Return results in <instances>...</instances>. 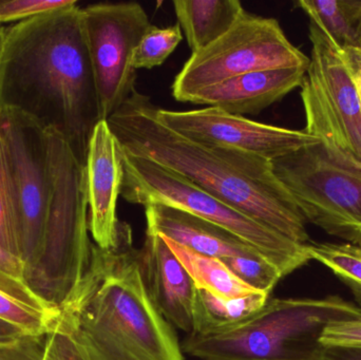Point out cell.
Wrapping results in <instances>:
<instances>
[{
  "instance_id": "cell-5",
  "label": "cell",
  "mask_w": 361,
  "mask_h": 360,
  "mask_svg": "<svg viewBox=\"0 0 361 360\" xmlns=\"http://www.w3.org/2000/svg\"><path fill=\"white\" fill-rule=\"evenodd\" d=\"M51 196L39 261L25 278L34 293L59 309L70 299L90 264L85 166L66 139L48 130Z\"/></svg>"
},
{
  "instance_id": "cell-1",
  "label": "cell",
  "mask_w": 361,
  "mask_h": 360,
  "mask_svg": "<svg viewBox=\"0 0 361 360\" xmlns=\"http://www.w3.org/2000/svg\"><path fill=\"white\" fill-rule=\"evenodd\" d=\"M0 109L16 110L59 133L85 166L103 120L78 2L6 25Z\"/></svg>"
},
{
  "instance_id": "cell-2",
  "label": "cell",
  "mask_w": 361,
  "mask_h": 360,
  "mask_svg": "<svg viewBox=\"0 0 361 360\" xmlns=\"http://www.w3.org/2000/svg\"><path fill=\"white\" fill-rule=\"evenodd\" d=\"M158 106L137 90L107 122L121 149L149 159L286 238L309 244L305 219L271 161L233 148L202 145L165 126Z\"/></svg>"
},
{
  "instance_id": "cell-19",
  "label": "cell",
  "mask_w": 361,
  "mask_h": 360,
  "mask_svg": "<svg viewBox=\"0 0 361 360\" xmlns=\"http://www.w3.org/2000/svg\"><path fill=\"white\" fill-rule=\"evenodd\" d=\"M163 239L197 289L209 292L223 299L244 297L261 292L235 276L220 260L202 255L169 239Z\"/></svg>"
},
{
  "instance_id": "cell-17",
  "label": "cell",
  "mask_w": 361,
  "mask_h": 360,
  "mask_svg": "<svg viewBox=\"0 0 361 360\" xmlns=\"http://www.w3.org/2000/svg\"><path fill=\"white\" fill-rule=\"evenodd\" d=\"M173 6L191 54L224 35L245 13L238 0H175Z\"/></svg>"
},
{
  "instance_id": "cell-3",
  "label": "cell",
  "mask_w": 361,
  "mask_h": 360,
  "mask_svg": "<svg viewBox=\"0 0 361 360\" xmlns=\"http://www.w3.org/2000/svg\"><path fill=\"white\" fill-rule=\"evenodd\" d=\"M59 315L91 360H185L146 289L126 222L118 221L111 249L93 243L88 270Z\"/></svg>"
},
{
  "instance_id": "cell-23",
  "label": "cell",
  "mask_w": 361,
  "mask_h": 360,
  "mask_svg": "<svg viewBox=\"0 0 361 360\" xmlns=\"http://www.w3.org/2000/svg\"><path fill=\"white\" fill-rule=\"evenodd\" d=\"M0 291L15 299L51 315H59V310L44 302L32 291L25 279V268L20 260L0 247Z\"/></svg>"
},
{
  "instance_id": "cell-14",
  "label": "cell",
  "mask_w": 361,
  "mask_h": 360,
  "mask_svg": "<svg viewBox=\"0 0 361 360\" xmlns=\"http://www.w3.org/2000/svg\"><path fill=\"white\" fill-rule=\"evenodd\" d=\"M85 173L89 232L97 247L111 249L116 241V205L122 192L124 168L120 145L107 120L99 122L93 131Z\"/></svg>"
},
{
  "instance_id": "cell-16",
  "label": "cell",
  "mask_w": 361,
  "mask_h": 360,
  "mask_svg": "<svg viewBox=\"0 0 361 360\" xmlns=\"http://www.w3.org/2000/svg\"><path fill=\"white\" fill-rule=\"evenodd\" d=\"M307 70H264L235 76L195 91L187 103L216 107L233 116H256L301 87Z\"/></svg>"
},
{
  "instance_id": "cell-22",
  "label": "cell",
  "mask_w": 361,
  "mask_h": 360,
  "mask_svg": "<svg viewBox=\"0 0 361 360\" xmlns=\"http://www.w3.org/2000/svg\"><path fill=\"white\" fill-rule=\"evenodd\" d=\"M182 39V30L178 23L163 29L152 25L133 52V68L152 69L162 65Z\"/></svg>"
},
{
  "instance_id": "cell-20",
  "label": "cell",
  "mask_w": 361,
  "mask_h": 360,
  "mask_svg": "<svg viewBox=\"0 0 361 360\" xmlns=\"http://www.w3.org/2000/svg\"><path fill=\"white\" fill-rule=\"evenodd\" d=\"M297 4L310 18L315 19L322 25L339 49L357 48L351 1L300 0Z\"/></svg>"
},
{
  "instance_id": "cell-18",
  "label": "cell",
  "mask_w": 361,
  "mask_h": 360,
  "mask_svg": "<svg viewBox=\"0 0 361 360\" xmlns=\"http://www.w3.org/2000/svg\"><path fill=\"white\" fill-rule=\"evenodd\" d=\"M269 296L264 292H257L244 297L223 299L195 287L190 334L205 335L229 329L258 312Z\"/></svg>"
},
{
  "instance_id": "cell-8",
  "label": "cell",
  "mask_w": 361,
  "mask_h": 360,
  "mask_svg": "<svg viewBox=\"0 0 361 360\" xmlns=\"http://www.w3.org/2000/svg\"><path fill=\"white\" fill-rule=\"evenodd\" d=\"M271 165L305 221L361 247V169L339 162L322 143L305 146Z\"/></svg>"
},
{
  "instance_id": "cell-26",
  "label": "cell",
  "mask_w": 361,
  "mask_h": 360,
  "mask_svg": "<svg viewBox=\"0 0 361 360\" xmlns=\"http://www.w3.org/2000/svg\"><path fill=\"white\" fill-rule=\"evenodd\" d=\"M76 0H0V27L75 4Z\"/></svg>"
},
{
  "instance_id": "cell-11",
  "label": "cell",
  "mask_w": 361,
  "mask_h": 360,
  "mask_svg": "<svg viewBox=\"0 0 361 360\" xmlns=\"http://www.w3.org/2000/svg\"><path fill=\"white\" fill-rule=\"evenodd\" d=\"M82 18L101 118L107 120L135 91L133 52L152 23L137 2L90 4L82 8Z\"/></svg>"
},
{
  "instance_id": "cell-4",
  "label": "cell",
  "mask_w": 361,
  "mask_h": 360,
  "mask_svg": "<svg viewBox=\"0 0 361 360\" xmlns=\"http://www.w3.org/2000/svg\"><path fill=\"white\" fill-rule=\"evenodd\" d=\"M358 317L360 306L339 296L269 298L258 312L229 329L188 334L182 350L202 360H322L324 329Z\"/></svg>"
},
{
  "instance_id": "cell-24",
  "label": "cell",
  "mask_w": 361,
  "mask_h": 360,
  "mask_svg": "<svg viewBox=\"0 0 361 360\" xmlns=\"http://www.w3.org/2000/svg\"><path fill=\"white\" fill-rule=\"evenodd\" d=\"M57 316L32 308L0 291V319L19 328L27 335H46Z\"/></svg>"
},
{
  "instance_id": "cell-10",
  "label": "cell",
  "mask_w": 361,
  "mask_h": 360,
  "mask_svg": "<svg viewBox=\"0 0 361 360\" xmlns=\"http://www.w3.org/2000/svg\"><path fill=\"white\" fill-rule=\"evenodd\" d=\"M309 65V57L288 39L278 20L245 11L224 35L191 54L171 90L177 101L187 103L195 91L235 76Z\"/></svg>"
},
{
  "instance_id": "cell-6",
  "label": "cell",
  "mask_w": 361,
  "mask_h": 360,
  "mask_svg": "<svg viewBox=\"0 0 361 360\" xmlns=\"http://www.w3.org/2000/svg\"><path fill=\"white\" fill-rule=\"evenodd\" d=\"M121 154L124 168L121 196L127 202L144 207L166 205L212 222L259 252L283 277L312 260L307 244L286 238L149 159L122 149Z\"/></svg>"
},
{
  "instance_id": "cell-32",
  "label": "cell",
  "mask_w": 361,
  "mask_h": 360,
  "mask_svg": "<svg viewBox=\"0 0 361 360\" xmlns=\"http://www.w3.org/2000/svg\"><path fill=\"white\" fill-rule=\"evenodd\" d=\"M25 336L29 335L25 334L23 330L0 319V342L1 344L17 342V340H21V338L25 337Z\"/></svg>"
},
{
  "instance_id": "cell-27",
  "label": "cell",
  "mask_w": 361,
  "mask_h": 360,
  "mask_svg": "<svg viewBox=\"0 0 361 360\" xmlns=\"http://www.w3.org/2000/svg\"><path fill=\"white\" fill-rule=\"evenodd\" d=\"M320 342L324 348L361 349V317L329 325L324 329Z\"/></svg>"
},
{
  "instance_id": "cell-25",
  "label": "cell",
  "mask_w": 361,
  "mask_h": 360,
  "mask_svg": "<svg viewBox=\"0 0 361 360\" xmlns=\"http://www.w3.org/2000/svg\"><path fill=\"white\" fill-rule=\"evenodd\" d=\"M0 247L19 259L18 241L13 215L10 186L0 135Z\"/></svg>"
},
{
  "instance_id": "cell-30",
  "label": "cell",
  "mask_w": 361,
  "mask_h": 360,
  "mask_svg": "<svg viewBox=\"0 0 361 360\" xmlns=\"http://www.w3.org/2000/svg\"><path fill=\"white\" fill-rule=\"evenodd\" d=\"M42 360H65L61 336L56 331H50L46 335V347Z\"/></svg>"
},
{
  "instance_id": "cell-33",
  "label": "cell",
  "mask_w": 361,
  "mask_h": 360,
  "mask_svg": "<svg viewBox=\"0 0 361 360\" xmlns=\"http://www.w3.org/2000/svg\"><path fill=\"white\" fill-rule=\"evenodd\" d=\"M354 21L356 27V42L357 48L361 51V1H351Z\"/></svg>"
},
{
  "instance_id": "cell-21",
  "label": "cell",
  "mask_w": 361,
  "mask_h": 360,
  "mask_svg": "<svg viewBox=\"0 0 361 360\" xmlns=\"http://www.w3.org/2000/svg\"><path fill=\"white\" fill-rule=\"evenodd\" d=\"M312 260L330 268L350 287L361 309V247L350 243H310Z\"/></svg>"
},
{
  "instance_id": "cell-34",
  "label": "cell",
  "mask_w": 361,
  "mask_h": 360,
  "mask_svg": "<svg viewBox=\"0 0 361 360\" xmlns=\"http://www.w3.org/2000/svg\"><path fill=\"white\" fill-rule=\"evenodd\" d=\"M6 27H0V61H1L2 51H4V39H6Z\"/></svg>"
},
{
  "instance_id": "cell-7",
  "label": "cell",
  "mask_w": 361,
  "mask_h": 360,
  "mask_svg": "<svg viewBox=\"0 0 361 360\" xmlns=\"http://www.w3.org/2000/svg\"><path fill=\"white\" fill-rule=\"evenodd\" d=\"M312 57L301 85L305 132L343 164L361 169V103L343 51L310 18Z\"/></svg>"
},
{
  "instance_id": "cell-13",
  "label": "cell",
  "mask_w": 361,
  "mask_h": 360,
  "mask_svg": "<svg viewBox=\"0 0 361 360\" xmlns=\"http://www.w3.org/2000/svg\"><path fill=\"white\" fill-rule=\"evenodd\" d=\"M159 120L202 145L233 148L274 161L305 146L320 143L305 131L292 130L233 116L216 107L173 111L158 107Z\"/></svg>"
},
{
  "instance_id": "cell-29",
  "label": "cell",
  "mask_w": 361,
  "mask_h": 360,
  "mask_svg": "<svg viewBox=\"0 0 361 360\" xmlns=\"http://www.w3.org/2000/svg\"><path fill=\"white\" fill-rule=\"evenodd\" d=\"M343 51L361 103V51L358 48H348Z\"/></svg>"
},
{
  "instance_id": "cell-15",
  "label": "cell",
  "mask_w": 361,
  "mask_h": 360,
  "mask_svg": "<svg viewBox=\"0 0 361 360\" xmlns=\"http://www.w3.org/2000/svg\"><path fill=\"white\" fill-rule=\"evenodd\" d=\"M139 263L154 306L173 328L190 334L195 285L162 237L146 232Z\"/></svg>"
},
{
  "instance_id": "cell-28",
  "label": "cell",
  "mask_w": 361,
  "mask_h": 360,
  "mask_svg": "<svg viewBox=\"0 0 361 360\" xmlns=\"http://www.w3.org/2000/svg\"><path fill=\"white\" fill-rule=\"evenodd\" d=\"M46 335L25 336L17 342H0V360H42Z\"/></svg>"
},
{
  "instance_id": "cell-9",
  "label": "cell",
  "mask_w": 361,
  "mask_h": 360,
  "mask_svg": "<svg viewBox=\"0 0 361 360\" xmlns=\"http://www.w3.org/2000/svg\"><path fill=\"white\" fill-rule=\"evenodd\" d=\"M0 135L25 279L39 261L51 196L48 130L16 110L0 109Z\"/></svg>"
},
{
  "instance_id": "cell-31",
  "label": "cell",
  "mask_w": 361,
  "mask_h": 360,
  "mask_svg": "<svg viewBox=\"0 0 361 360\" xmlns=\"http://www.w3.org/2000/svg\"><path fill=\"white\" fill-rule=\"evenodd\" d=\"M322 360H361V349L339 347L324 348Z\"/></svg>"
},
{
  "instance_id": "cell-12",
  "label": "cell",
  "mask_w": 361,
  "mask_h": 360,
  "mask_svg": "<svg viewBox=\"0 0 361 360\" xmlns=\"http://www.w3.org/2000/svg\"><path fill=\"white\" fill-rule=\"evenodd\" d=\"M147 234L159 235L187 249L220 260L235 276L271 295L283 278L259 252L228 230L186 211L163 204L145 206Z\"/></svg>"
}]
</instances>
